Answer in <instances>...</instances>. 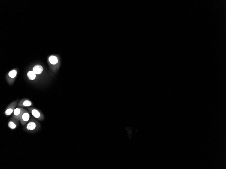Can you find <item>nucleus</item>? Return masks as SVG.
<instances>
[{"mask_svg": "<svg viewBox=\"0 0 226 169\" xmlns=\"http://www.w3.org/2000/svg\"><path fill=\"white\" fill-rule=\"evenodd\" d=\"M41 128V125L36 119L32 117L25 126L24 130L30 133H35Z\"/></svg>", "mask_w": 226, "mask_h": 169, "instance_id": "f257e3e1", "label": "nucleus"}, {"mask_svg": "<svg viewBox=\"0 0 226 169\" xmlns=\"http://www.w3.org/2000/svg\"><path fill=\"white\" fill-rule=\"evenodd\" d=\"M27 109L37 120L42 121L44 119V116L41 110L34 107H27Z\"/></svg>", "mask_w": 226, "mask_h": 169, "instance_id": "f03ea898", "label": "nucleus"}, {"mask_svg": "<svg viewBox=\"0 0 226 169\" xmlns=\"http://www.w3.org/2000/svg\"><path fill=\"white\" fill-rule=\"evenodd\" d=\"M18 99L12 102L5 109L4 112V114L5 116H9L13 114L18 103Z\"/></svg>", "mask_w": 226, "mask_h": 169, "instance_id": "7ed1b4c3", "label": "nucleus"}, {"mask_svg": "<svg viewBox=\"0 0 226 169\" xmlns=\"http://www.w3.org/2000/svg\"><path fill=\"white\" fill-rule=\"evenodd\" d=\"M30 112L28 110L25 109L21 115L20 121L21 124L23 126H25L30 120Z\"/></svg>", "mask_w": 226, "mask_h": 169, "instance_id": "20e7f679", "label": "nucleus"}, {"mask_svg": "<svg viewBox=\"0 0 226 169\" xmlns=\"http://www.w3.org/2000/svg\"><path fill=\"white\" fill-rule=\"evenodd\" d=\"M17 74V71L15 70H13L11 71L8 74L7 80V83L9 85H12L14 83Z\"/></svg>", "mask_w": 226, "mask_h": 169, "instance_id": "39448f33", "label": "nucleus"}, {"mask_svg": "<svg viewBox=\"0 0 226 169\" xmlns=\"http://www.w3.org/2000/svg\"><path fill=\"white\" fill-rule=\"evenodd\" d=\"M33 104L31 100L27 98H23L20 100L18 103L17 107H29L32 106Z\"/></svg>", "mask_w": 226, "mask_h": 169, "instance_id": "423d86ee", "label": "nucleus"}, {"mask_svg": "<svg viewBox=\"0 0 226 169\" xmlns=\"http://www.w3.org/2000/svg\"><path fill=\"white\" fill-rule=\"evenodd\" d=\"M25 109L23 107H17L16 108L13 112L12 117L15 118L16 120L20 121L21 115L23 113Z\"/></svg>", "mask_w": 226, "mask_h": 169, "instance_id": "0eeeda50", "label": "nucleus"}, {"mask_svg": "<svg viewBox=\"0 0 226 169\" xmlns=\"http://www.w3.org/2000/svg\"><path fill=\"white\" fill-rule=\"evenodd\" d=\"M19 122V121L12 117L9 119L8 123V126L10 129L13 130V129H15L18 127Z\"/></svg>", "mask_w": 226, "mask_h": 169, "instance_id": "6e6552de", "label": "nucleus"}, {"mask_svg": "<svg viewBox=\"0 0 226 169\" xmlns=\"http://www.w3.org/2000/svg\"><path fill=\"white\" fill-rule=\"evenodd\" d=\"M33 71L36 74H40L43 72V68L41 65H37L34 67Z\"/></svg>", "mask_w": 226, "mask_h": 169, "instance_id": "1a4fd4ad", "label": "nucleus"}, {"mask_svg": "<svg viewBox=\"0 0 226 169\" xmlns=\"http://www.w3.org/2000/svg\"><path fill=\"white\" fill-rule=\"evenodd\" d=\"M49 61L50 64L55 65L58 63L57 57L54 55H51L49 57Z\"/></svg>", "mask_w": 226, "mask_h": 169, "instance_id": "9d476101", "label": "nucleus"}, {"mask_svg": "<svg viewBox=\"0 0 226 169\" xmlns=\"http://www.w3.org/2000/svg\"><path fill=\"white\" fill-rule=\"evenodd\" d=\"M27 76L29 80H34L36 77V74L33 71H30L27 73Z\"/></svg>", "mask_w": 226, "mask_h": 169, "instance_id": "9b49d317", "label": "nucleus"}]
</instances>
